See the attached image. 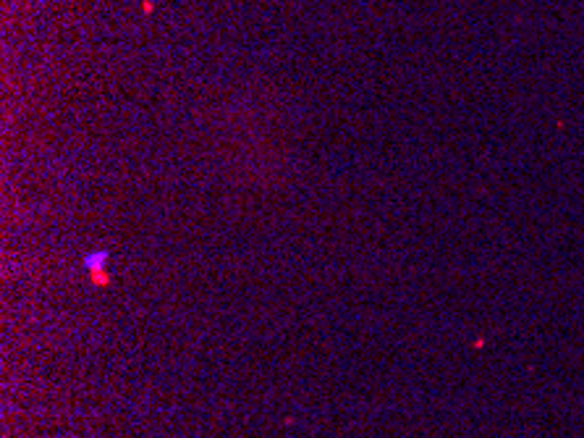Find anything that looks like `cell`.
Masks as SVG:
<instances>
[{"instance_id": "1", "label": "cell", "mask_w": 584, "mask_h": 438, "mask_svg": "<svg viewBox=\"0 0 584 438\" xmlns=\"http://www.w3.org/2000/svg\"><path fill=\"white\" fill-rule=\"evenodd\" d=\"M105 260H108V252H95V254H87L84 257V262H87V268H92L95 270V281L97 284H105L108 281V276H105Z\"/></svg>"}]
</instances>
